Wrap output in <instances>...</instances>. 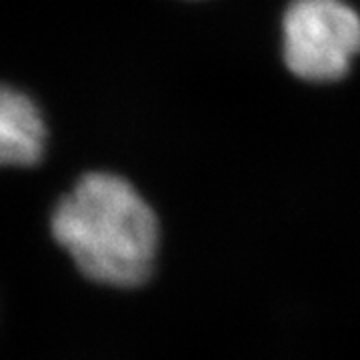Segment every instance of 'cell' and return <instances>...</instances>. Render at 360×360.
<instances>
[{"label":"cell","mask_w":360,"mask_h":360,"mask_svg":"<svg viewBox=\"0 0 360 360\" xmlns=\"http://www.w3.org/2000/svg\"><path fill=\"white\" fill-rule=\"evenodd\" d=\"M51 231L94 283L132 288L153 272L158 220L153 206L120 174H82L54 206Z\"/></svg>","instance_id":"6da1fadb"},{"label":"cell","mask_w":360,"mask_h":360,"mask_svg":"<svg viewBox=\"0 0 360 360\" xmlns=\"http://www.w3.org/2000/svg\"><path fill=\"white\" fill-rule=\"evenodd\" d=\"M360 56V13L348 0H290L281 16L284 68L309 84H333Z\"/></svg>","instance_id":"7a4b0ae2"},{"label":"cell","mask_w":360,"mask_h":360,"mask_svg":"<svg viewBox=\"0 0 360 360\" xmlns=\"http://www.w3.org/2000/svg\"><path fill=\"white\" fill-rule=\"evenodd\" d=\"M49 144V124L37 101L18 86L0 92V160L4 167L39 165Z\"/></svg>","instance_id":"3957f363"}]
</instances>
